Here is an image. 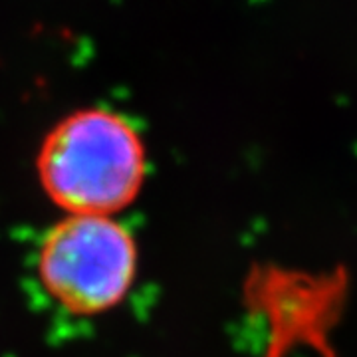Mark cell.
I'll return each instance as SVG.
<instances>
[{"label": "cell", "mask_w": 357, "mask_h": 357, "mask_svg": "<svg viewBox=\"0 0 357 357\" xmlns=\"http://www.w3.org/2000/svg\"><path fill=\"white\" fill-rule=\"evenodd\" d=\"M135 268L131 234L102 215H68L40 248V280L60 306L74 314L117 306L133 284Z\"/></svg>", "instance_id": "7a4b0ae2"}, {"label": "cell", "mask_w": 357, "mask_h": 357, "mask_svg": "<svg viewBox=\"0 0 357 357\" xmlns=\"http://www.w3.org/2000/svg\"><path fill=\"white\" fill-rule=\"evenodd\" d=\"M40 181L70 215H102L129 204L145 175L137 131L121 115L84 109L48 133L38 159Z\"/></svg>", "instance_id": "6da1fadb"}]
</instances>
